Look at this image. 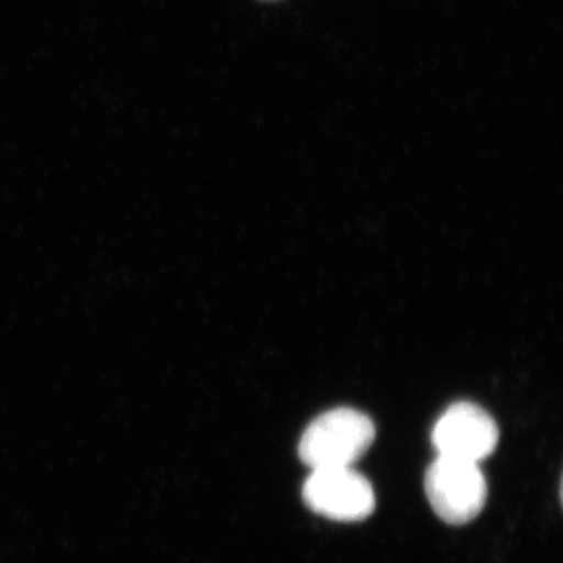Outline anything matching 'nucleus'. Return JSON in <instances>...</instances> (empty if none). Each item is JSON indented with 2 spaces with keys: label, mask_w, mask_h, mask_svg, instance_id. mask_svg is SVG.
Wrapping results in <instances>:
<instances>
[{
  "label": "nucleus",
  "mask_w": 563,
  "mask_h": 563,
  "mask_svg": "<svg viewBox=\"0 0 563 563\" xmlns=\"http://www.w3.org/2000/svg\"><path fill=\"white\" fill-rule=\"evenodd\" d=\"M376 437L372 418L350 407L320 415L303 431L299 457L310 468L352 466L369 450Z\"/></svg>",
  "instance_id": "1"
},
{
  "label": "nucleus",
  "mask_w": 563,
  "mask_h": 563,
  "mask_svg": "<svg viewBox=\"0 0 563 563\" xmlns=\"http://www.w3.org/2000/svg\"><path fill=\"white\" fill-rule=\"evenodd\" d=\"M426 495L448 525H466L483 512L487 483L479 463L439 455L426 474Z\"/></svg>",
  "instance_id": "2"
},
{
  "label": "nucleus",
  "mask_w": 563,
  "mask_h": 563,
  "mask_svg": "<svg viewBox=\"0 0 563 563\" xmlns=\"http://www.w3.org/2000/svg\"><path fill=\"white\" fill-rule=\"evenodd\" d=\"M302 496L313 512L335 521L365 520L376 507L372 484L352 466L313 470Z\"/></svg>",
  "instance_id": "3"
},
{
  "label": "nucleus",
  "mask_w": 563,
  "mask_h": 563,
  "mask_svg": "<svg viewBox=\"0 0 563 563\" xmlns=\"http://www.w3.org/2000/svg\"><path fill=\"white\" fill-rule=\"evenodd\" d=\"M498 440L495 420L473 402L453 404L432 431V443L439 455L474 463L488 457Z\"/></svg>",
  "instance_id": "4"
}]
</instances>
